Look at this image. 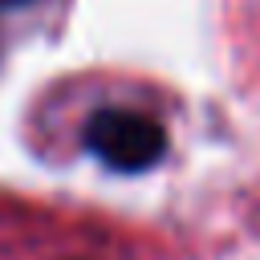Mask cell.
I'll list each match as a JSON object with an SVG mask.
<instances>
[{"label": "cell", "mask_w": 260, "mask_h": 260, "mask_svg": "<svg viewBox=\"0 0 260 260\" xmlns=\"http://www.w3.org/2000/svg\"><path fill=\"white\" fill-rule=\"evenodd\" d=\"M85 150L106 162L110 171H122V175H134V171H146L162 158L167 150V130L142 114V110H130V106H102L98 114H89L85 122Z\"/></svg>", "instance_id": "obj_1"}, {"label": "cell", "mask_w": 260, "mask_h": 260, "mask_svg": "<svg viewBox=\"0 0 260 260\" xmlns=\"http://www.w3.org/2000/svg\"><path fill=\"white\" fill-rule=\"evenodd\" d=\"M24 4H32V0H0V12L4 8H24Z\"/></svg>", "instance_id": "obj_2"}]
</instances>
